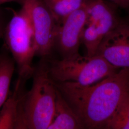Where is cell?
Masks as SVG:
<instances>
[{
    "instance_id": "14",
    "label": "cell",
    "mask_w": 129,
    "mask_h": 129,
    "mask_svg": "<svg viewBox=\"0 0 129 129\" xmlns=\"http://www.w3.org/2000/svg\"><path fill=\"white\" fill-rule=\"evenodd\" d=\"M109 129H129V92L120 102Z\"/></svg>"
},
{
    "instance_id": "10",
    "label": "cell",
    "mask_w": 129,
    "mask_h": 129,
    "mask_svg": "<svg viewBox=\"0 0 129 129\" xmlns=\"http://www.w3.org/2000/svg\"><path fill=\"white\" fill-rule=\"evenodd\" d=\"M27 79L19 76L14 92L5 102L0 111V129H15L19 103L24 92V84Z\"/></svg>"
},
{
    "instance_id": "8",
    "label": "cell",
    "mask_w": 129,
    "mask_h": 129,
    "mask_svg": "<svg viewBox=\"0 0 129 129\" xmlns=\"http://www.w3.org/2000/svg\"><path fill=\"white\" fill-rule=\"evenodd\" d=\"M84 7L86 23L94 24L104 37L121 20L118 12L119 7L108 0H85Z\"/></svg>"
},
{
    "instance_id": "15",
    "label": "cell",
    "mask_w": 129,
    "mask_h": 129,
    "mask_svg": "<svg viewBox=\"0 0 129 129\" xmlns=\"http://www.w3.org/2000/svg\"><path fill=\"white\" fill-rule=\"evenodd\" d=\"M113 4L117 5L119 8L124 9H129V0H108Z\"/></svg>"
},
{
    "instance_id": "18",
    "label": "cell",
    "mask_w": 129,
    "mask_h": 129,
    "mask_svg": "<svg viewBox=\"0 0 129 129\" xmlns=\"http://www.w3.org/2000/svg\"><path fill=\"white\" fill-rule=\"evenodd\" d=\"M128 20H129V19H128Z\"/></svg>"
},
{
    "instance_id": "4",
    "label": "cell",
    "mask_w": 129,
    "mask_h": 129,
    "mask_svg": "<svg viewBox=\"0 0 129 129\" xmlns=\"http://www.w3.org/2000/svg\"><path fill=\"white\" fill-rule=\"evenodd\" d=\"M5 37L7 46L17 65L19 76L28 79L34 71L32 61L36 49L31 23L22 8L14 13L5 29Z\"/></svg>"
},
{
    "instance_id": "11",
    "label": "cell",
    "mask_w": 129,
    "mask_h": 129,
    "mask_svg": "<svg viewBox=\"0 0 129 129\" xmlns=\"http://www.w3.org/2000/svg\"><path fill=\"white\" fill-rule=\"evenodd\" d=\"M57 24L75 11L82 7L85 0H44Z\"/></svg>"
},
{
    "instance_id": "9",
    "label": "cell",
    "mask_w": 129,
    "mask_h": 129,
    "mask_svg": "<svg viewBox=\"0 0 129 129\" xmlns=\"http://www.w3.org/2000/svg\"><path fill=\"white\" fill-rule=\"evenodd\" d=\"M84 128L78 116L57 88L54 115L48 129Z\"/></svg>"
},
{
    "instance_id": "6",
    "label": "cell",
    "mask_w": 129,
    "mask_h": 129,
    "mask_svg": "<svg viewBox=\"0 0 129 129\" xmlns=\"http://www.w3.org/2000/svg\"><path fill=\"white\" fill-rule=\"evenodd\" d=\"M96 55L116 68L129 69V21L119 24L102 39Z\"/></svg>"
},
{
    "instance_id": "13",
    "label": "cell",
    "mask_w": 129,
    "mask_h": 129,
    "mask_svg": "<svg viewBox=\"0 0 129 129\" xmlns=\"http://www.w3.org/2000/svg\"><path fill=\"white\" fill-rule=\"evenodd\" d=\"M103 38V36L94 24L86 23L82 34L81 42L86 48L87 55H96Z\"/></svg>"
},
{
    "instance_id": "2",
    "label": "cell",
    "mask_w": 129,
    "mask_h": 129,
    "mask_svg": "<svg viewBox=\"0 0 129 129\" xmlns=\"http://www.w3.org/2000/svg\"><path fill=\"white\" fill-rule=\"evenodd\" d=\"M33 75L32 88L19 103L15 129H48L53 119L57 88L49 66L41 62Z\"/></svg>"
},
{
    "instance_id": "16",
    "label": "cell",
    "mask_w": 129,
    "mask_h": 129,
    "mask_svg": "<svg viewBox=\"0 0 129 129\" xmlns=\"http://www.w3.org/2000/svg\"><path fill=\"white\" fill-rule=\"evenodd\" d=\"M3 33V21L1 17V14L0 13V38L2 37Z\"/></svg>"
},
{
    "instance_id": "3",
    "label": "cell",
    "mask_w": 129,
    "mask_h": 129,
    "mask_svg": "<svg viewBox=\"0 0 129 129\" xmlns=\"http://www.w3.org/2000/svg\"><path fill=\"white\" fill-rule=\"evenodd\" d=\"M120 69L101 55L82 56L78 53L61 60H53L49 66V74L53 80L74 82L82 86L97 83Z\"/></svg>"
},
{
    "instance_id": "5",
    "label": "cell",
    "mask_w": 129,
    "mask_h": 129,
    "mask_svg": "<svg viewBox=\"0 0 129 129\" xmlns=\"http://www.w3.org/2000/svg\"><path fill=\"white\" fill-rule=\"evenodd\" d=\"M22 8L32 25L36 55L46 56L55 46L57 23L44 0H23Z\"/></svg>"
},
{
    "instance_id": "17",
    "label": "cell",
    "mask_w": 129,
    "mask_h": 129,
    "mask_svg": "<svg viewBox=\"0 0 129 129\" xmlns=\"http://www.w3.org/2000/svg\"><path fill=\"white\" fill-rule=\"evenodd\" d=\"M19 1V0H0V5L5 4L6 3L15 2V1Z\"/></svg>"
},
{
    "instance_id": "7",
    "label": "cell",
    "mask_w": 129,
    "mask_h": 129,
    "mask_svg": "<svg viewBox=\"0 0 129 129\" xmlns=\"http://www.w3.org/2000/svg\"><path fill=\"white\" fill-rule=\"evenodd\" d=\"M86 22L87 14L83 6L57 24L55 46L63 58L78 53Z\"/></svg>"
},
{
    "instance_id": "1",
    "label": "cell",
    "mask_w": 129,
    "mask_h": 129,
    "mask_svg": "<svg viewBox=\"0 0 129 129\" xmlns=\"http://www.w3.org/2000/svg\"><path fill=\"white\" fill-rule=\"evenodd\" d=\"M55 83L84 128L109 129L120 102L129 92V69H121L88 86L71 82Z\"/></svg>"
},
{
    "instance_id": "12",
    "label": "cell",
    "mask_w": 129,
    "mask_h": 129,
    "mask_svg": "<svg viewBox=\"0 0 129 129\" xmlns=\"http://www.w3.org/2000/svg\"><path fill=\"white\" fill-rule=\"evenodd\" d=\"M14 63V59L9 56L5 54L0 55V109L9 97Z\"/></svg>"
}]
</instances>
